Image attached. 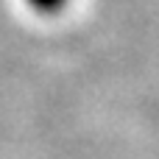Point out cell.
<instances>
[{"instance_id":"6da1fadb","label":"cell","mask_w":159,"mask_h":159,"mask_svg":"<svg viewBox=\"0 0 159 159\" xmlns=\"http://www.w3.org/2000/svg\"><path fill=\"white\" fill-rule=\"evenodd\" d=\"M67 0H28V6L39 14H59Z\"/></svg>"}]
</instances>
